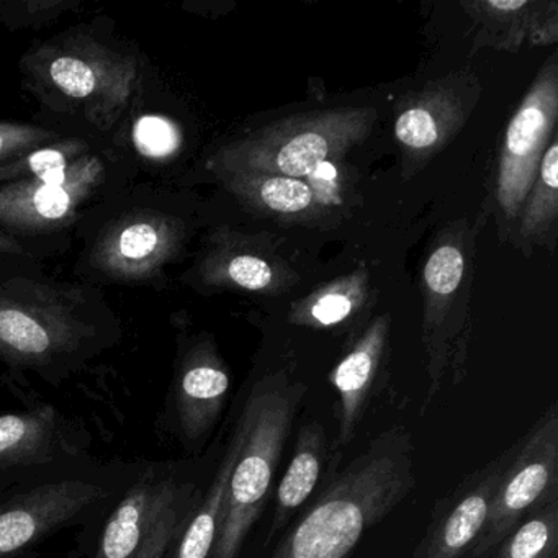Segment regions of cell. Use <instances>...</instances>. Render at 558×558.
Masks as SVG:
<instances>
[{"label":"cell","instance_id":"obj_21","mask_svg":"<svg viewBox=\"0 0 558 558\" xmlns=\"http://www.w3.org/2000/svg\"><path fill=\"white\" fill-rule=\"evenodd\" d=\"M449 110L434 102H421L404 110L397 120L398 142L413 151H427L439 145L450 123Z\"/></svg>","mask_w":558,"mask_h":558},{"label":"cell","instance_id":"obj_1","mask_svg":"<svg viewBox=\"0 0 558 558\" xmlns=\"http://www.w3.org/2000/svg\"><path fill=\"white\" fill-rule=\"evenodd\" d=\"M120 332L97 287L44 274L0 279V362L11 374L61 380L116 344Z\"/></svg>","mask_w":558,"mask_h":558},{"label":"cell","instance_id":"obj_6","mask_svg":"<svg viewBox=\"0 0 558 558\" xmlns=\"http://www.w3.org/2000/svg\"><path fill=\"white\" fill-rule=\"evenodd\" d=\"M135 161L104 140L70 165L0 187V230L24 240L77 227L97 205L130 187Z\"/></svg>","mask_w":558,"mask_h":558},{"label":"cell","instance_id":"obj_13","mask_svg":"<svg viewBox=\"0 0 558 558\" xmlns=\"http://www.w3.org/2000/svg\"><path fill=\"white\" fill-rule=\"evenodd\" d=\"M231 377L214 345L195 342L179 355L169 397L175 434L189 450L207 442L230 397Z\"/></svg>","mask_w":558,"mask_h":558},{"label":"cell","instance_id":"obj_26","mask_svg":"<svg viewBox=\"0 0 558 558\" xmlns=\"http://www.w3.org/2000/svg\"><path fill=\"white\" fill-rule=\"evenodd\" d=\"M462 253L453 246H442L434 251L433 256L424 267V279L427 287L439 295L456 292L463 276Z\"/></svg>","mask_w":558,"mask_h":558},{"label":"cell","instance_id":"obj_29","mask_svg":"<svg viewBox=\"0 0 558 558\" xmlns=\"http://www.w3.org/2000/svg\"><path fill=\"white\" fill-rule=\"evenodd\" d=\"M0 256H11V257H25V259H32L34 254L27 250V247L22 246L17 240L9 236L8 233L0 230Z\"/></svg>","mask_w":558,"mask_h":558},{"label":"cell","instance_id":"obj_24","mask_svg":"<svg viewBox=\"0 0 558 558\" xmlns=\"http://www.w3.org/2000/svg\"><path fill=\"white\" fill-rule=\"evenodd\" d=\"M204 279L217 283L218 280L228 279L241 289L263 290L272 282V269L266 260L254 256L223 257L211 254L202 267Z\"/></svg>","mask_w":558,"mask_h":558},{"label":"cell","instance_id":"obj_15","mask_svg":"<svg viewBox=\"0 0 558 558\" xmlns=\"http://www.w3.org/2000/svg\"><path fill=\"white\" fill-rule=\"evenodd\" d=\"M385 348H387V325L384 319H380L362 336L361 341L349 351V354L329 375V381L338 393V407H336L338 436L331 444L336 452H341L357 434L359 424L364 420L368 401L375 393Z\"/></svg>","mask_w":558,"mask_h":558},{"label":"cell","instance_id":"obj_17","mask_svg":"<svg viewBox=\"0 0 558 558\" xmlns=\"http://www.w3.org/2000/svg\"><path fill=\"white\" fill-rule=\"evenodd\" d=\"M241 442H243V436H241L240 426L236 424L207 495L202 496L197 509L189 519L187 525L169 558H210L211 548L217 538L218 525H220L221 506H223L228 480H230L231 470H233L238 453H240Z\"/></svg>","mask_w":558,"mask_h":558},{"label":"cell","instance_id":"obj_22","mask_svg":"<svg viewBox=\"0 0 558 558\" xmlns=\"http://www.w3.org/2000/svg\"><path fill=\"white\" fill-rule=\"evenodd\" d=\"M81 5V0H5L0 2V24L12 32L40 31Z\"/></svg>","mask_w":558,"mask_h":558},{"label":"cell","instance_id":"obj_18","mask_svg":"<svg viewBox=\"0 0 558 558\" xmlns=\"http://www.w3.org/2000/svg\"><path fill=\"white\" fill-rule=\"evenodd\" d=\"M225 184L236 194L253 198L276 214H300L313 204V191L306 182L286 175L221 174Z\"/></svg>","mask_w":558,"mask_h":558},{"label":"cell","instance_id":"obj_30","mask_svg":"<svg viewBox=\"0 0 558 558\" xmlns=\"http://www.w3.org/2000/svg\"><path fill=\"white\" fill-rule=\"evenodd\" d=\"M488 8L498 9V11L512 12L527 8V2H522V0H519V2H508V0H506V2H488Z\"/></svg>","mask_w":558,"mask_h":558},{"label":"cell","instance_id":"obj_11","mask_svg":"<svg viewBox=\"0 0 558 558\" xmlns=\"http://www.w3.org/2000/svg\"><path fill=\"white\" fill-rule=\"evenodd\" d=\"M557 80L554 71H544L506 130L499 162L498 201L509 217L521 210L532 191L557 120Z\"/></svg>","mask_w":558,"mask_h":558},{"label":"cell","instance_id":"obj_4","mask_svg":"<svg viewBox=\"0 0 558 558\" xmlns=\"http://www.w3.org/2000/svg\"><path fill=\"white\" fill-rule=\"evenodd\" d=\"M84 246L76 272L89 286H153L184 250L187 225L159 205L153 189H125L97 205L77 228Z\"/></svg>","mask_w":558,"mask_h":558},{"label":"cell","instance_id":"obj_8","mask_svg":"<svg viewBox=\"0 0 558 558\" xmlns=\"http://www.w3.org/2000/svg\"><path fill=\"white\" fill-rule=\"evenodd\" d=\"M202 495L174 473L148 469L104 525L94 558H169Z\"/></svg>","mask_w":558,"mask_h":558},{"label":"cell","instance_id":"obj_5","mask_svg":"<svg viewBox=\"0 0 558 558\" xmlns=\"http://www.w3.org/2000/svg\"><path fill=\"white\" fill-rule=\"evenodd\" d=\"M306 387L276 374L257 381L236 424L243 442L231 470L210 558H240L270 495Z\"/></svg>","mask_w":558,"mask_h":558},{"label":"cell","instance_id":"obj_7","mask_svg":"<svg viewBox=\"0 0 558 558\" xmlns=\"http://www.w3.org/2000/svg\"><path fill=\"white\" fill-rule=\"evenodd\" d=\"M374 120L371 109L290 117L218 149L208 168L218 175L267 174L299 179L361 143L371 132Z\"/></svg>","mask_w":558,"mask_h":558},{"label":"cell","instance_id":"obj_20","mask_svg":"<svg viewBox=\"0 0 558 558\" xmlns=\"http://www.w3.org/2000/svg\"><path fill=\"white\" fill-rule=\"evenodd\" d=\"M100 142H104V138L89 135L66 136L60 142L2 161L0 162V187L22 181V179L34 178V175L60 168V166L70 165L71 161L80 158L84 153L90 151Z\"/></svg>","mask_w":558,"mask_h":558},{"label":"cell","instance_id":"obj_14","mask_svg":"<svg viewBox=\"0 0 558 558\" xmlns=\"http://www.w3.org/2000/svg\"><path fill=\"white\" fill-rule=\"evenodd\" d=\"M84 442L80 427L50 404L0 414V470L47 465L80 453Z\"/></svg>","mask_w":558,"mask_h":558},{"label":"cell","instance_id":"obj_2","mask_svg":"<svg viewBox=\"0 0 558 558\" xmlns=\"http://www.w3.org/2000/svg\"><path fill=\"white\" fill-rule=\"evenodd\" d=\"M24 87L77 135L109 140L138 89L136 54L94 25H76L35 45L19 61Z\"/></svg>","mask_w":558,"mask_h":558},{"label":"cell","instance_id":"obj_3","mask_svg":"<svg viewBox=\"0 0 558 558\" xmlns=\"http://www.w3.org/2000/svg\"><path fill=\"white\" fill-rule=\"evenodd\" d=\"M413 452L403 426L371 439L364 452L331 476L269 558H349L365 532L413 492Z\"/></svg>","mask_w":558,"mask_h":558},{"label":"cell","instance_id":"obj_23","mask_svg":"<svg viewBox=\"0 0 558 558\" xmlns=\"http://www.w3.org/2000/svg\"><path fill=\"white\" fill-rule=\"evenodd\" d=\"M557 174L558 143L551 142L542 156L537 178L532 185L534 192H532L529 207L525 208L524 228H522L525 234L541 230L557 215Z\"/></svg>","mask_w":558,"mask_h":558},{"label":"cell","instance_id":"obj_19","mask_svg":"<svg viewBox=\"0 0 558 558\" xmlns=\"http://www.w3.org/2000/svg\"><path fill=\"white\" fill-rule=\"evenodd\" d=\"M558 501L548 502L522 519L489 558H557Z\"/></svg>","mask_w":558,"mask_h":558},{"label":"cell","instance_id":"obj_25","mask_svg":"<svg viewBox=\"0 0 558 558\" xmlns=\"http://www.w3.org/2000/svg\"><path fill=\"white\" fill-rule=\"evenodd\" d=\"M58 126L37 123L0 122V162L66 138Z\"/></svg>","mask_w":558,"mask_h":558},{"label":"cell","instance_id":"obj_27","mask_svg":"<svg viewBox=\"0 0 558 558\" xmlns=\"http://www.w3.org/2000/svg\"><path fill=\"white\" fill-rule=\"evenodd\" d=\"M135 146L142 155L149 158L168 156L179 143V133L169 120L159 117H143L133 132Z\"/></svg>","mask_w":558,"mask_h":558},{"label":"cell","instance_id":"obj_9","mask_svg":"<svg viewBox=\"0 0 558 558\" xmlns=\"http://www.w3.org/2000/svg\"><path fill=\"white\" fill-rule=\"evenodd\" d=\"M558 501V408L551 404L514 442L488 521L466 558H489L496 545L535 509Z\"/></svg>","mask_w":558,"mask_h":558},{"label":"cell","instance_id":"obj_28","mask_svg":"<svg viewBox=\"0 0 558 558\" xmlns=\"http://www.w3.org/2000/svg\"><path fill=\"white\" fill-rule=\"evenodd\" d=\"M352 306H354V302L345 293L328 292L322 299L316 300L315 305L310 310V316L313 322L322 326L338 325L351 315Z\"/></svg>","mask_w":558,"mask_h":558},{"label":"cell","instance_id":"obj_12","mask_svg":"<svg viewBox=\"0 0 558 558\" xmlns=\"http://www.w3.org/2000/svg\"><path fill=\"white\" fill-rule=\"evenodd\" d=\"M514 452V444L466 475L437 501L430 522L410 558H466L488 521L499 478Z\"/></svg>","mask_w":558,"mask_h":558},{"label":"cell","instance_id":"obj_16","mask_svg":"<svg viewBox=\"0 0 558 558\" xmlns=\"http://www.w3.org/2000/svg\"><path fill=\"white\" fill-rule=\"evenodd\" d=\"M328 436L322 424L312 421L300 427L295 450L276 489V506L267 541L289 525L290 519L308 501L325 475L326 466L335 465Z\"/></svg>","mask_w":558,"mask_h":558},{"label":"cell","instance_id":"obj_10","mask_svg":"<svg viewBox=\"0 0 558 558\" xmlns=\"http://www.w3.org/2000/svg\"><path fill=\"white\" fill-rule=\"evenodd\" d=\"M110 495L90 480H60L0 502V558H19L80 521Z\"/></svg>","mask_w":558,"mask_h":558},{"label":"cell","instance_id":"obj_31","mask_svg":"<svg viewBox=\"0 0 558 558\" xmlns=\"http://www.w3.org/2000/svg\"><path fill=\"white\" fill-rule=\"evenodd\" d=\"M2 384H4V378H0V387H2Z\"/></svg>","mask_w":558,"mask_h":558}]
</instances>
